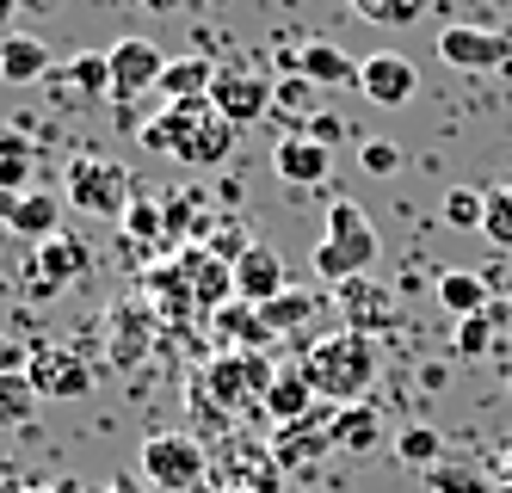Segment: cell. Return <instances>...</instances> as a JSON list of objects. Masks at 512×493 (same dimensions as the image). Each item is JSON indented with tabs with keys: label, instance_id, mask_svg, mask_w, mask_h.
Listing matches in <instances>:
<instances>
[{
	"label": "cell",
	"instance_id": "60d3db41",
	"mask_svg": "<svg viewBox=\"0 0 512 493\" xmlns=\"http://www.w3.org/2000/svg\"><path fill=\"white\" fill-rule=\"evenodd\" d=\"M99 493H155V487L142 481V475H112V481H105Z\"/></svg>",
	"mask_w": 512,
	"mask_h": 493
},
{
	"label": "cell",
	"instance_id": "277c9868",
	"mask_svg": "<svg viewBox=\"0 0 512 493\" xmlns=\"http://www.w3.org/2000/svg\"><path fill=\"white\" fill-rule=\"evenodd\" d=\"M272 364L266 352H210V364L192 376V383L229 413V420H241V413H260L266 407V389H272Z\"/></svg>",
	"mask_w": 512,
	"mask_h": 493
},
{
	"label": "cell",
	"instance_id": "7c38bea8",
	"mask_svg": "<svg viewBox=\"0 0 512 493\" xmlns=\"http://www.w3.org/2000/svg\"><path fill=\"white\" fill-rule=\"evenodd\" d=\"M438 62L463 68V74L506 68L512 62V37L494 31V25H445V31H438Z\"/></svg>",
	"mask_w": 512,
	"mask_h": 493
},
{
	"label": "cell",
	"instance_id": "484cf974",
	"mask_svg": "<svg viewBox=\"0 0 512 493\" xmlns=\"http://www.w3.org/2000/svg\"><path fill=\"white\" fill-rule=\"evenodd\" d=\"M210 81H216L210 56H173L155 93H161V105H186V99H210Z\"/></svg>",
	"mask_w": 512,
	"mask_h": 493
},
{
	"label": "cell",
	"instance_id": "d590c367",
	"mask_svg": "<svg viewBox=\"0 0 512 493\" xmlns=\"http://www.w3.org/2000/svg\"><path fill=\"white\" fill-rule=\"evenodd\" d=\"M426 487L432 493H488V475L475 469V463H438V469H426Z\"/></svg>",
	"mask_w": 512,
	"mask_h": 493
},
{
	"label": "cell",
	"instance_id": "836d02e7",
	"mask_svg": "<svg viewBox=\"0 0 512 493\" xmlns=\"http://www.w3.org/2000/svg\"><path fill=\"white\" fill-rule=\"evenodd\" d=\"M482 241L494 253H512V185H494L488 210H482Z\"/></svg>",
	"mask_w": 512,
	"mask_h": 493
},
{
	"label": "cell",
	"instance_id": "e575fe53",
	"mask_svg": "<svg viewBox=\"0 0 512 493\" xmlns=\"http://www.w3.org/2000/svg\"><path fill=\"white\" fill-rule=\"evenodd\" d=\"M438 210H445V222H451V229H475V235H482V210H488V192H475V185H451V192H445V204H438Z\"/></svg>",
	"mask_w": 512,
	"mask_h": 493
},
{
	"label": "cell",
	"instance_id": "9a60e30c",
	"mask_svg": "<svg viewBox=\"0 0 512 493\" xmlns=\"http://www.w3.org/2000/svg\"><path fill=\"white\" fill-rule=\"evenodd\" d=\"M358 93L371 105H383V111H401V105L420 99V68L408 56H395V50H377V56L358 62Z\"/></svg>",
	"mask_w": 512,
	"mask_h": 493
},
{
	"label": "cell",
	"instance_id": "2e32d148",
	"mask_svg": "<svg viewBox=\"0 0 512 493\" xmlns=\"http://www.w3.org/2000/svg\"><path fill=\"white\" fill-rule=\"evenodd\" d=\"M62 192H44V185H31V192H0V229H13L19 241H50L62 235Z\"/></svg>",
	"mask_w": 512,
	"mask_h": 493
},
{
	"label": "cell",
	"instance_id": "ffe728a7",
	"mask_svg": "<svg viewBox=\"0 0 512 493\" xmlns=\"http://www.w3.org/2000/svg\"><path fill=\"white\" fill-rule=\"evenodd\" d=\"M38 142H31L25 124H0V192H31V179H38Z\"/></svg>",
	"mask_w": 512,
	"mask_h": 493
},
{
	"label": "cell",
	"instance_id": "7bdbcfd3",
	"mask_svg": "<svg viewBox=\"0 0 512 493\" xmlns=\"http://www.w3.org/2000/svg\"><path fill=\"white\" fill-rule=\"evenodd\" d=\"M130 7H142V13H173V7H186V0H130Z\"/></svg>",
	"mask_w": 512,
	"mask_h": 493
},
{
	"label": "cell",
	"instance_id": "d6986e66",
	"mask_svg": "<svg viewBox=\"0 0 512 493\" xmlns=\"http://www.w3.org/2000/svg\"><path fill=\"white\" fill-rule=\"evenodd\" d=\"M334 167V148H321L315 136H278L272 142V173L284 185H321Z\"/></svg>",
	"mask_w": 512,
	"mask_h": 493
},
{
	"label": "cell",
	"instance_id": "4dcf8cb0",
	"mask_svg": "<svg viewBox=\"0 0 512 493\" xmlns=\"http://www.w3.org/2000/svg\"><path fill=\"white\" fill-rule=\"evenodd\" d=\"M38 389H31V376L25 370H13V376H0V432H19V426H31V413H38Z\"/></svg>",
	"mask_w": 512,
	"mask_h": 493
},
{
	"label": "cell",
	"instance_id": "f1b7e54d",
	"mask_svg": "<svg viewBox=\"0 0 512 493\" xmlns=\"http://www.w3.org/2000/svg\"><path fill=\"white\" fill-rule=\"evenodd\" d=\"M315 309H321V296H309V290H284V296L260 302V321H266L278 339H290V333H303V327L315 321Z\"/></svg>",
	"mask_w": 512,
	"mask_h": 493
},
{
	"label": "cell",
	"instance_id": "8fae6325",
	"mask_svg": "<svg viewBox=\"0 0 512 493\" xmlns=\"http://www.w3.org/2000/svg\"><path fill=\"white\" fill-rule=\"evenodd\" d=\"M266 450H272V463L284 469V475H303V469H315L327 450H334V407H315L309 420H290V426H272V438H266Z\"/></svg>",
	"mask_w": 512,
	"mask_h": 493
},
{
	"label": "cell",
	"instance_id": "7a4b0ae2",
	"mask_svg": "<svg viewBox=\"0 0 512 493\" xmlns=\"http://www.w3.org/2000/svg\"><path fill=\"white\" fill-rule=\"evenodd\" d=\"M297 370L309 376V389H315L327 407H352V401L371 395V383H377L383 358H377V339H364V333L340 327V333L309 339L303 358H297Z\"/></svg>",
	"mask_w": 512,
	"mask_h": 493
},
{
	"label": "cell",
	"instance_id": "d4e9b609",
	"mask_svg": "<svg viewBox=\"0 0 512 493\" xmlns=\"http://www.w3.org/2000/svg\"><path fill=\"white\" fill-rule=\"evenodd\" d=\"M383 444V413L371 401H352V407H334V450L346 457H364V450Z\"/></svg>",
	"mask_w": 512,
	"mask_h": 493
},
{
	"label": "cell",
	"instance_id": "44dd1931",
	"mask_svg": "<svg viewBox=\"0 0 512 493\" xmlns=\"http://www.w3.org/2000/svg\"><path fill=\"white\" fill-rule=\"evenodd\" d=\"M438 309H445L451 321L488 315L494 309V278H482V272H445V278H438Z\"/></svg>",
	"mask_w": 512,
	"mask_h": 493
},
{
	"label": "cell",
	"instance_id": "8992f818",
	"mask_svg": "<svg viewBox=\"0 0 512 493\" xmlns=\"http://www.w3.org/2000/svg\"><path fill=\"white\" fill-rule=\"evenodd\" d=\"M210 475V457H204V438L192 432H155L142 438V481L155 493H198Z\"/></svg>",
	"mask_w": 512,
	"mask_h": 493
},
{
	"label": "cell",
	"instance_id": "603a6c76",
	"mask_svg": "<svg viewBox=\"0 0 512 493\" xmlns=\"http://www.w3.org/2000/svg\"><path fill=\"white\" fill-rule=\"evenodd\" d=\"M297 74H309L315 87H358V62L327 44V37H315V44H297Z\"/></svg>",
	"mask_w": 512,
	"mask_h": 493
},
{
	"label": "cell",
	"instance_id": "8d00e7d4",
	"mask_svg": "<svg viewBox=\"0 0 512 493\" xmlns=\"http://www.w3.org/2000/svg\"><path fill=\"white\" fill-rule=\"evenodd\" d=\"M346 7L358 13V19H371V25H414L420 13H426V0H346Z\"/></svg>",
	"mask_w": 512,
	"mask_h": 493
},
{
	"label": "cell",
	"instance_id": "4fadbf2b",
	"mask_svg": "<svg viewBox=\"0 0 512 493\" xmlns=\"http://www.w3.org/2000/svg\"><path fill=\"white\" fill-rule=\"evenodd\" d=\"M105 62H112V105H124L136 93H155L161 74H167V56H161V44H149V37H118V44H105Z\"/></svg>",
	"mask_w": 512,
	"mask_h": 493
},
{
	"label": "cell",
	"instance_id": "83f0119b",
	"mask_svg": "<svg viewBox=\"0 0 512 493\" xmlns=\"http://www.w3.org/2000/svg\"><path fill=\"white\" fill-rule=\"evenodd\" d=\"M105 333L118 339V346H112V364H136V358H142V346H149V339L161 333V321L124 302V309H112V315H105Z\"/></svg>",
	"mask_w": 512,
	"mask_h": 493
},
{
	"label": "cell",
	"instance_id": "1f68e13d",
	"mask_svg": "<svg viewBox=\"0 0 512 493\" xmlns=\"http://www.w3.org/2000/svg\"><path fill=\"white\" fill-rule=\"evenodd\" d=\"M124 241L130 247H167V210H161V198H130Z\"/></svg>",
	"mask_w": 512,
	"mask_h": 493
},
{
	"label": "cell",
	"instance_id": "3957f363",
	"mask_svg": "<svg viewBox=\"0 0 512 493\" xmlns=\"http://www.w3.org/2000/svg\"><path fill=\"white\" fill-rule=\"evenodd\" d=\"M377 222L358 210V198H334L327 204V222H321V247H315V278L321 284H352L377 265Z\"/></svg>",
	"mask_w": 512,
	"mask_h": 493
},
{
	"label": "cell",
	"instance_id": "6da1fadb",
	"mask_svg": "<svg viewBox=\"0 0 512 493\" xmlns=\"http://www.w3.org/2000/svg\"><path fill=\"white\" fill-rule=\"evenodd\" d=\"M136 142L179 167H223L235 155V124L210 99H186V105H161L155 118H142Z\"/></svg>",
	"mask_w": 512,
	"mask_h": 493
},
{
	"label": "cell",
	"instance_id": "f35d334b",
	"mask_svg": "<svg viewBox=\"0 0 512 493\" xmlns=\"http://www.w3.org/2000/svg\"><path fill=\"white\" fill-rule=\"evenodd\" d=\"M303 136H315L321 148H340V142H346V118H334V111H321V118H315Z\"/></svg>",
	"mask_w": 512,
	"mask_h": 493
},
{
	"label": "cell",
	"instance_id": "ac0fdd59",
	"mask_svg": "<svg viewBox=\"0 0 512 493\" xmlns=\"http://www.w3.org/2000/svg\"><path fill=\"white\" fill-rule=\"evenodd\" d=\"M321 111L327 105H321V87L309 81V74H278V81H272V124L284 136H303Z\"/></svg>",
	"mask_w": 512,
	"mask_h": 493
},
{
	"label": "cell",
	"instance_id": "ab89813d",
	"mask_svg": "<svg viewBox=\"0 0 512 493\" xmlns=\"http://www.w3.org/2000/svg\"><path fill=\"white\" fill-rule=\"evenodd\" d=\"M25 358H31V346H19L13 333H0V376H13V370H25Z\"/></svg>",
	"mask_w": 512,
	"mask_h": 493
},
{
	"label": "cell",
	"instance_id": "30bf717a",
	"mask_svg": "<svg viewBox=\"0 0 512 493\" xmlns=\"http://www.w3.org/2000/svg\"><path fill=\"white\" fill-rule=\"evenodd\" d=\"M25 376L44 401H81L93 395V364L81 358V346H62V339H38L25 358Z\"/></svg>",
	"mask_w": 512,
	"mask_h": 493
},
{
	"label": "cell",
	"instance_id": "7402d4cb",
	"mask_svg": "<svg viewBox=\"0 0 512 493\" xmlns=\"http://www.w3.org/2000/svg\"><path fill=\"white\" fill-rule=\"evenodd\" d=\"M44 74H50V44L44 37L13 31L7 44H0V81L7 87H31V81H44Z\"/></svg>",
	"mask_w": 512,
	"mask_h": 493
},
{
	"label": "cell",
	"instance_id": "52a82bcc",
	"mask_svg": "<svg viewBox=\"0 0 512 493\" xmlns=\"http://www.w3.org/2000/svg\"><path fill=\"white\" fill-rule=\"evenodd\" d=\"M198 493H284V469L272 463V450L247 444L241 432L223 438V450L210 457V475Z\"/></svg>",
	"mask_w": 512,
	"mask_h": 493
},
{
	"label": "cell",
	"instance_id": "ee69618b",
	"mask_svg": "<svg viewBox=\"0 0 512 493\" xmlns=\"http://www.w3.org/2000/svg\"><path fill=\"white\" fill-rule=\"evenodd\" d=\"M13 7H19V0H0V25H7V19H13Z\"/></svg>",
	"mask_w": 512,
	"mask_h": 493
},
{
	"label": "cell",
	"instance_id": "9c48e42d",
	"mask_svg": "<svg viewBox=\"0 0 512 493\" xmlns=\"http://www.w3.org/2000/svg\"><path fill=\"white\" fill-rule=\"evenodd\" d=\"M93 272V247L81 241V235H50V241H38L31 247V259H25V290L38 296V302H50V296H62L68 284H81Z\"/></svg>",
	"mask_w": 512,
	"mask_h": 493
},
{
	"label": "cell",
	"instance_id": "5b68a950",
	"mask_svg": "<svg viewBox=\"0 0 512 493\" xmlns=\"http://www.w3.org/2000/svg\"><path fill=\"white\" fill-rule=\"evenodd\" d=\"M62 198L68 210H81V216H99V222H124L130 210V173L118 161H105V155H75L62 167Z\"/></svg>",
	"mask_w": 512,
	"mask_h": 493
},
{
	"label": "cell",
	"instance_id": "4316f807",
	"mask_svg": "<svg viewBox=\"0 0 512 493\" xmlns=\"http://www.w3.org/2000/svg\"><path fill=\"white\" fill-rule=\"evenodd\" d=\"M62 93H75V99H112V62H105V50H87V56H75L62 74H56V99Z\"/></svg>",
	"mask_w": 512,
	"mask_h": 493
},
{
	"label": "cell",
	"instance_id": "cb8c5ba5",
	"mask_svg": "<svg viewBox=\"0 0 512 493\" xmlns=\"http://www.w3.org/2000/svg\"><path fill=\"white\" fill-rule=\"evenodd\" d=\"M321 407V395L309 389V376L290 364L272 376V389H266V413H272V426H290V420H309V413Z\"/></svg>",
	"mask_w": 512,
	"mask_h": 493
},
{
	"label": "cell",
	"instance_id": "5bb4252c",
	"mask_svg": "<svg viewBox=\"0 0 512 493\" xmlns=\"http://www.w3.org/2000/svg\"><path fill=\"white\" fill-rule=\"evenodd\" d=\"M334 309H340V321H346L352 333H364V339H383V333L401 321L395 290H389V284H377L371 272L352 278V284H340V290H334Z\"/></svg>",
	"mask_w": 512,
	"mask_h": 493
},
{
	"label": "cell",
	"instance_id": "e0dca14e",
	"mask_svg": "<svg viewBox=\"0 0 512 493\" xmlns=\"http://www.w3.org/2000/svg\"><path fill=\"white\" fill-rule=\"evenodd\" d=\"M290 284H284V259H278V247H266V241H247L241 247V259H235V302H272V296H284Z\"/></svg>",
	"mask_w": 512,
	"mask_h": 493
},
{
	"label": "cell",
	"instance_id": "ba28073f",
	"mask_svg": "<svg viewBox=\"0 0 512 493\" xmlns=\"http://www.w3.org/2000/svg\"><path fill=\"white\" fill-rule=\"evenodd\" d=\"M210 105L223 111L235 130L272 118V74L260 62H216V81H210Z\"/></svg>",
	"mask_w": 512,
	"mask_h": 493
},
{
	"label": "cell",
	"instance_id": "d6a6232c",
	"mask_svg": "<svg viewBox=\"0 0 512 493\" xmlns=\"http://www.w3.org/2000/svg\"><path fill=\"white\" fill-rule=\"evenodd\" d=\"M395 457H401V469H438L445 463V438H438L432 426H401L395 432Z\"/></svg>",
	"mask_w": 512,
	"mask_h": 493
},
{
	"label": "cell",
	"instance_id": "f6af8a7d",
	"mask_svg": "<svg viewBox=\"0 0 512 493\" xmlns=\"http://www.w3.org/2000/svg\"><path fill=\"white\" fill-rule=\"evenodd\" d=\"M19 493H56V487H38V481H31V487H19Z\"/></svg>",
	"mask_w": 512,
	"mask_h": 493
},
{
	"label": "cell",
	"instance_id": "74e56055",
	"mask_svg": "<svg viewBox=\"0 0 512 493\" xmlns=\"http://www.w3.org/2000/svg\"><path fill=\"white\" fill-rule=\"evenodd\" d=\"M358 167H364V173H377V179H389V173L401 167V142H389V136H371V142L358 148Z\"/></svg>",
	"mask_w": 512,
	"mask_h": 493
},
{
	"label": "cell",
	"instance_id": "b9f144b4",
	"mask_svg": "<svg viewBox=\"0 0 512 493\" xmlns=\"http://www.w3.org/2000/svg\"><path fill=\"white\" fill-rule=\"evenodd\" d=\"M494 493H512V444H506V457H500V475H494Z\"/></svg>",
	"mask_w": 512,
	"mask_h": 493
},
{
	"label": "cell",
	"instance_id": "f546056e",
	"mask_svg": "<svg viewBox=\"0 0 512 493\" xmlns=\"http://www.w3.org/2000/svg\"><path fill=\"white\" fill-rule=\"evenodd\" d=\"M500 333H506V309L469 315V321H457V333H451V352H457V358H488V352L500 346Z\"/></svg>",
	"mask_w": 512,
	"mask_h": 493
}]
</instances>
